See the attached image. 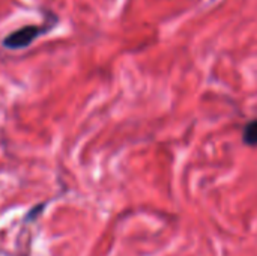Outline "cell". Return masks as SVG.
<instances>
[{
  "mask_svg": "<svg viewBox=\"0 0 257 256\" xmlns=\"http://www.w3.org/2000/svg\"><path fill=\"white\" fill-rule=\"evenodd\" d=\"M45 32V27H39V26H26L21 27L18 30H15L14 33L8 35L3 41V45L6 48H12V50H18L23 47H27L32 41H35L41 33Z\"/></svg>",
  "mask_w": 257,
  "mask_h": 256,
  "instance_id": "6da1fadb",
  "label": "cell"
},
{
  "mask_svg": "<svg viewBox=\"0 0 257 256\" xmlns=\"http://www.w3.org/2000/svg\"><path fill=\"white\" fill-rule=\"evenodd\" d=\"M242 140L247 146H257V119L250 121L245 128H244V134H242Z\"/></svg>",
  "mask_w": 257,
  "mask_h": 256,
  "instance_id": "7a4b0ae2",
  "label": "cell"
}]
</instances>
